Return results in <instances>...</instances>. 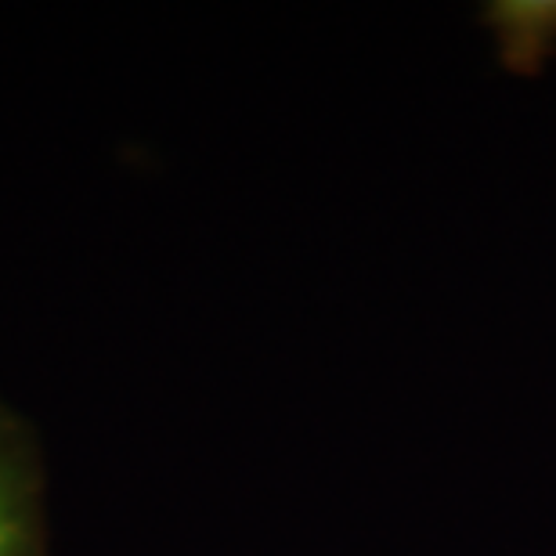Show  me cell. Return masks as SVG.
<instances>
[{
  "mask_svg": "<svg viewBox=\"0 0 556 556\" xmlns=\"http://www.w3.org/2000/svg\"><path fill=\"white\" fill-rule=\"evenodd\" d=\"M498 59L531 73L556 51V0H503L488 11Z\"/></svg>",
  "mask_w": 556,
  "mask_h": 556,
  "instance_id": "obj_1",
  "label": "cell"
},
{
  "mask_svg": "<svg viewBox=\"0 0 556 556\" xmlns=\"http://www.w3.org/2000/svg\"><path fill=\"white\" fill-rule=\"evenodd\" d=\"M11 553H15V528H11L8 509L0 503V556H11Z\"/></svg>",
  "mask_w": 556,
  "mask_h": 556,
  "instance_id": "obj_2",
  "label": "cell"
}]
</instances>
